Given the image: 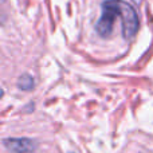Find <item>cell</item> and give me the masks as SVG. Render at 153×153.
<instances>
[{
  "label": "cell",
  "instance_id": "277c9868",
  "mask_svg": "<svg viewBox=\"0 0 153 153\" xmlns=\"http://www.w3.org/2000/svg\"><path fill=\"white\" fill-rule=\"evenodd\" d=\"M35 86V81L30 74H23L18 79V87L23 91H30Z\"/></svg>",
  "mask_w": 153,
  "mask_h": 153
},
{
  "label": "cell",
  "instance_id": "6da1fadb",
  "mask_svg": "<svg viewBox=\"0 0 153 153\" xmlns=\"http://www.w3.org/2000/svg\"><path fill=\"white\" fill-rule=\"evenodd\" d=\"M122 0H106L102 4V15L95 24L98 35L108 38L113 32V26L117 18H121Z\"/></svg>",
  "mask_w": 153,
  "mask_h": 153
},
{
  "label": "cell",
  "instance_id": "3957f363",
  "mask_svg": "<svg viewBox=\"0 0 153 153\" xmlns=\"http://www.w3.org/2000/svg\"><path fill=\"white\" fill-rule=\"evenodd\" d=\"M3 145L8 152L12 153H32L36 151L38 143L32 138L10 137L3 140Z\"/></svg>",
  "mask_w": 153,
  "mask_h": 153
},
{
  "label": "cell",
  "instance_id": "7a4b0ae2",
  "mask_svg": "<svg viewBox=\"0 0 153 153\" xmlns=\"http://www.w3.org/2000/svg\"><path fill=\"white\" fill-rule=\"evenodd\" d=\"M121 20H122V35L125 39H132L137 34L138 26V16L134 8L129 3L122 0V8H121Z\"/></svg>",
  "mask_w": 153,
  "mask_h": 153
}]
</instances>
